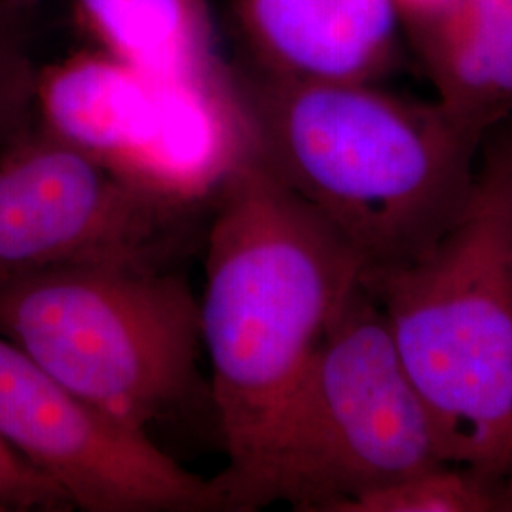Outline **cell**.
Returning a JSON list of instances; mask_svg holds the SVG:
<instances>
[{"label":"cell","mask_w":512,"mask_h":512,"mask_svg":"<svg viewBox=\"0 0 512 512\" xmlns=\"http://www.w3.org/2000/svg\"><path fill=\"white\" fill-rule=\"evenodd\" d=\"M256 158L348 241L363 274L425 255L463 213L480 137L368 82L232 71Z\"/></svg>","instance_id":"obj_1"},{"label":"cell","mask_w":512,"mask_h":512,"mask_svg":"<svg viewBox=\"0 0 512 512\" xmlns=\"http://www.w3.org/2000/svg\"><path fill=\"white\" fill-rule=\"evenodd\" d=\"M203 348L228 465L226 497L255 461L275 408L363 281V262L310 203L243 156L211 198Z\"/></svg>","instance_id":"obj_2"},{"label":"cell","mask_w":512,"mask_h":512,"mask_svg":"<svg viewBox=\"0 0 512 512\" xmlns=\"http://www.w3.org/2000/svg\"><path fill=\"white\" fill-rule=\"evenodd\" d=\"M446 463L512 475V116L478 152L467 205L420 258L363 274Z\"/></svg>","instance_id":"obj_3"},{"label":"cell","mask_w":512,"mask_h":512,"mask_svg":"<svg viewBox=\"0 0 512 512\" xmlns=\"http://www.w3.org/2000/svg\"><path fill=\"white\" fill-rule=\"evenodd\" d=\"M437 463L444 456L431 414L361 281L275 408L228 509L283 501L296 511L342 512Z\"/></svg>","instance_id":"obj_4"},{"label":"cell","mask_w":512,"mask_h":512,"mask_svg":"<svg viewBox=\"0 0 512 512\" xmlns=\"http://www.w3.org/2000/svg\"><path fill=\"white\" fill-rule=\"evenodd\" d=\"M0 336L141 431L198 387L200 300L171 266L93 262L4 275Z\"/></svg>","instance_id":"obj_5"},{"label":"cell","mask_w":512,"mask_h":512,"mask_svg":"<svg viewBox=\"0 0 512 512\" xmlns=\"http://www.w3.org/2000/svg\"><path fill=\"white\" fill-rule=\"evenodd\" d=\"M198 211L129 181L35 118L0 147V277L93 262L169 266Z\"/></svg>","instance_id":"obj_6"},{"label":"cell","mask_w":512,"mask_h":512,"mask_svg":"<svg viewBox=\"0 0 512 512\" xmlns=\"http://www.w3.org/2000/svg\"><path fill=\"white\" fill-rule=\"evenodd\" d=\"M0 437L86 512H226L203 480L0 336Z\"/></svg>","instance_id":"obj_7"},{"label":"cell","mask_w":512,"mask_h":512,"mask_svg":"<svg viewBox=\"0 0 512 512\" xmlns=\"http://www.w3.org/2000/svg\"><path fill=\"white\" fill-rule=\"evenodd\" d=\"M236 6L266 73L376 84L399 61L395 0H236Z\"/></svg>","instance_id":"obj_8"},{"label":"cell","mask_w":512,"mask_h":512,"mask_svg":"<svg viewBox=\"0 0 512 512\" xmlns=\"http://www.w3.org/2000/svg\"><path fill=\"white\" fill-rule=\"evenodd\" d=\"M399 18L437 101L484 139L512 116V0H425Z\"/></svg>","instance_id":"obj_9"},{"label":"cell","mask_w":512,"mask_h":512,"mask_svg":"<svg viewBox=\"0 0 512 512\" xmlns=\"http://www.w3.org/2000/svg\"><path fill=\"white\" fill-rule=\"evenodd\" d=\"M38 124L131 179L158 114V80L107 54L38 69Z\"/></svg>","instance_id":"obj_10"},{"label":"cell","mask_w":512,"mask_h":512,"mask_svg":"<svg viewBox=\"0 0 512 512\" xmlns=\"http://www.w3.org/2000/svg\"><path fill=\"white\" fill-rule=\"evenodd\" d=\"M78 18L105 52L162 80L200 76L213 52L207 0H74Z\"/></svg>","instance_id":"obj_11"},{"label":"cell","mask_w":512,"mask_h":512,"mask_svg":"<svg viewBox=\"0 0 512 512\" xmlns=\"http://www.w3.org/2000/svg\"><path fill=\"white\" fill-rule=\"evenodd\" d=\"M342 512H512V475L444 461L361 495Z\"/></svg>","instance_id":"obj_12"},{"label":"cell","mask_w":512,"mask_h":512,"mask_svg":"<svg viewBox=\"0 0 512 512\" xmlns=\"http://www.w3.org/2000/svg\"><path fill=\"white\" fill-rule=\"evenodd\" d=\"M25 18L0 6V147L37 118L38 67L29 50Z\"/></svg>","instance_id":"obj_13"},{"label":"cell","mask_w":512,"mask_h":512,"mask_svg":"<svg viewBox=\"0 0 512 512\" xmlns=\"http://www.w3.org/2000/svg\"><path fill=\"white\" fill-rule=\"evenodd\" d=\"M71 499L0 437V512L73 511Z\"/></svg>","instance_id":"obj_14"},{"label":"cell","mask_w":512,"mask_h":512,"mask_svg":"<svg viewBox=\"0 0 512 512\" xmlns=\"http://www.w3.org/2000/svg\"><path fill=\"white\" fill-rule=\"evenodd\" d=\"M42 0H0V6L12 12H18L21 16H29Z\"/></svg>","instance_id":"obj_15"},{"label":"cell","mask_w":512,"mask_h":512,"mask_svg":"<svg viewBox=\"0 0 512 512\" xmlns=\"http://www.w3.org/2000/svg\"><path fill=\"white\" fill-rule=\"evenodd\" d=\"M420 2H425V0H395V4H397V10H399V8H404V6L420 4Z\"/></svg>","instance_id":"obj_16"}]
</instances>
